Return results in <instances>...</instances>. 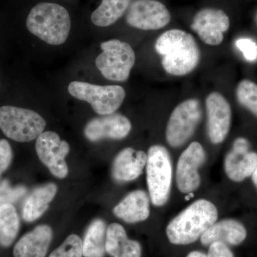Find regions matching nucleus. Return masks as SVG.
<instances>
[{
	"label": "nucleus",
	"mask_w": 257,
	"mask_h": 257,
	"mask_svg": "<svg viewBox=\"0 0 257 257\" xmlns=\"http://www.w3.org/2000/svg\"><path fill=\"white\" fill-rule=\"evenodd\" d=\"M13 159V150L7 140H0V177L9 167Z\"/></svg>",
	"instance_id": "29"
},
{
	"label": "nucleus",
	"mask_w": 257,
	"mask_h": 257,
	"mask_svg": "<svg viewBox=\"0 0 257 257\" xmlns=\"http://www.w3.org/2000/svg\"><path fill=\"white\" fill-rule=\"evenodd\" d=\"M132 130L130 120L119 113L102 115L91 119L84 128V136L90 142H99L104 139L122 140Z\"/></svg>",
	"instance_id": "15"
},
{
	"label": "nucleus",
	"mask_w": 257,
	"mask_h": 257,
	"mask_svg": "<svg viewBox=\"0 0 257 257\" xmlns=\"http://www.w3.org/2000/svg\"><path fill=\"white\" fill-rule=\"evenodd\" d=\"M246 235V228L239 221L224 219L210 226L201 236V242L206 246L214 242L237 246L244 241Z\"/></svg>",
	"instance_id": "18"
},
{
	"label": "nucleus",
	"mask_w": 257,
	"mask_h": 257,
	"mask_svg": "<svg viewBox=\"0 0 257 257\" xmlns=\"http://www.w3.org/2000/svg\"><path fill=\"white\" fill-rule=\"evenodd\" d=\"M206 108L208 137L211 143L220 144L227 137L231 127V106L220 93L211 92L206 99Z\"/></svg>",
	"instance_id": "13"
},
{
	"label": "nucleus",
	"mask_w": 257,
	"mask_h": 257,
	"mask_svg": "<svg viewBox=\"0 0 257 257\" xmlns=\"http://www.w3.org/2000/svg\"><path fill=\"white\" fill-rule=\"evenodd\" d=\"M68 92L79 100L87 101L100 115L111 114L121 106L126 96L124 88L118 85L100 86L74 81L68 86Z\"/></svg>",
	"instance_id": "7"
},
{
	"label": "nucleus",
	"mask_w": 257,
	"mask_h": 257,
	"mask_svg": "<svg viewBox=\"0 0 257 257\" xmlns=\"http://www.w3.org/2000/svg\"><path fill=\"white\" fill-rule=\"evenodd\" d=\"M147 182L152 204L165 205L170 198L172 182V165L168 150L162 145L149 149Z\"/></svg>",
	"instance_id": "4"
},
{
	"label": "nucleus",
	"mask_w": 257,
	"mask_h": 257,
	"mask_svg": "<svg viewBox=\"0 0 257 257\" xmlns=\"http://www.w3.org/2000/svg\"><path fill=\"white\" fill-rule=\"evenodd\" d=\"M102 52L96 57V68L103 77L114 82H125L135 65L136 55L130 44L118 40L102 42Z\"/></svg>",
	"instance_id": "6"
},
{
	"label": "nucleus",
	"mask_w": 257,
	"mask_h": 257,
	"mask_svg": "<svg viewBox=\"0 0 257 257\" xmlns=\"http://www.w3.org/2000/svg\"><path fill=\"white\" fill-rule=\"evenodd\" d=\"M20 222L18 212L13 204L0 207V245L9 247L19 233Z\"/></svg>",
	"instance_id": "24"
},
{
	"label": "nucleus",
	"mask_w": 257,
	"mask_h": 257,
	"mask_svg": "<svg viewBox=\"0 0 257 257\" xmlns=\"http://www.w3.org/2000/svg\"><path fill=\"white\" fill-rule=\"evenodd\" d=\"M106 226L101 219H95L86 231L82 241L83 256L104 257L106 251Z\"/></svg>",
	"instance_id": "22"
},
{
	"label": "nucleus",
	"mask_w": 257,
	"mask_h": 257,
	"mask_svg": "<svg viewBox=\"0 0 257 257\" xmlns=\"http://www.w3.org/2000/svg\"><path fill=\"white\" fill-rule=\"evenodd\" d=\"M26 193L27 188L24 186L13 187L8 180L3 181L0 184V207L18 202Z\"/></svg>",
	"instance_id": "27"
},
{
	"label": "nucleus",
	"mask_w": 257,
	"mask_h": 257,
	"mask_svg": "<svg viewBox=\"0 0 257 257\" xmlns=\"http://www.w3.org/2000/svg\"><path fill=\"white\" fill-rule=\"evenodd\" d=\"M82 241L76 234L69 235L49 257H82Z\"/></svg>",
	"instance_id": "26"
},
{
	"label": "nucleus",
	"mask_w": 257,
	"mask_h": 257,
	"mask_svg": "<svg viewBox=\"0 0 257 257\" xmlns=\"http://www.w3.org/2000/svg\"><path fill=\"white\" fill-rule=\"evenodd\" d=\"M236 96L238 102L257 117V84L243 79L236 87Z\"/></svg>",
	"instance_id": "25"
},
{
	"label": "nucleus",
	"mask_w": 257,
	"mask_h": 257,
	"mask_svg": "<svg viewBox=\"0 0 257 257\" xmlns=\"http://www.w3.org/2000/svg\"><path fill=\"white\" fill-rule=\"evenodd\" d=\"M126 23L142 30H157L165 28L171 15L165 5L157 0H134L126 15Z\"/></svg>",
	"instance_id": "9"
},
{
	"label": "nucleus",
	"mask_w": 257,
	"mask_h": 257,
	"mask_svg": "<svg viewBox=\"0 0 257 257\" xmlns=\"http://www.w3.org/2000/svg\"><path fill=\"white\" fill-rule=\"evenodd\" d=\"M229 17L223 10L204 8L193 18L191 28L207 45H219L224 40V33L229 30Z\"/></svg>",
	"instance_id": "12"
},
{
	"label": "nucleus",
	"mask_w": 257,
	"mask_h": 257,
	"mask_svg": "<svg viewBox=\"0 0 257 257\" xmlns=\"http://www.w3.org/2000/svg\"><path fill=\"white\" fill-rule=\"evenodd\" d=\"M202 118V109L197 99L182 101L172 111L166 128V139L171 147L182 146L192 138Z\"/></svg>",
	"instance_id": "8"
},
{
	"label": "nucleus",
	"mask_w": 257,
	"mask_h": 257,
	"mask_svg": "<svg viewBox=\"0 0 257 257\" xmlns=\"http://www.w3.org/2000/svg\"><path fill=\"white\" fill-rule=\"evenodd\" d=\"M236 45L242 52L246 60L253 62L257 60V45L250 39L241 38L236 40Z\"/></svg>",
	"instance_id": "28"
},
{
	"label": "nucleus",
	"mask_w": 257,
	"mask_h": 257,
	"mask_svg": "<svg viewBox=\"0 0 257 257\" xmlns=\"http://www.w3.org/2000/svg\"><path fill=\"white\" fill-rule=\"evenodd\" d=\"M249 150V142L239 138L235 140L231 151L225 157V172L233 182H242L251 177L256 170L257 153Z\"/></svg>",
	"instance_id": "14"
},
{
	"label": "nucleus",
	"mask_w": 257,
	"mask_h": 257,
	"mask_svg": "<svg viewBox=\"0 0 257 257\" xmlns=\"http://www.w3.org/2000/svg\"><path fill=\"white\" fill-rule=\"evenodd\" d=\"M147 155L133 148H125L115 157L113 162V178L117 182H130L138 178L147 165Z\"/></svg>",
	"instance_id": "17"
},
{
	"label": "nucleus",
	"mask_w": 257,
	"mask_h": 257,
	"mask_svg": "<svg viewBox=\"0 0 257 257\" xmlns=\"http://www.w3.org/2000/svg\"><path fill=\"white\" fill-rule=\"evenodd\" d=\"M106 251L111 257H141L140 243L128 239L121 225L113 223L106 229Z\"/></svg>",
	"instance_id": "20"
},
{
	"label": "nucleus",
	"mask_w": 257,
	"mask_h": 257,
	"mask_svg": "<svg viewBox=\"0 0 257 257\" xmlns=\"http://www.w3.org/2000/svg\"><path fill=\"white\" fill-rule=\"evenodd\" d=\"M207 257H234L227 245L221 242H214L209 246Z\"/></svg>",
	"instance_id": "30"
},
{
	"label": "nucleus",
	"mask_w": 257,
	"mask_h": 257,
	"mask_svg": "<svg viewBox=\"0 0 257 257\" xmlns=\"http://www.w3.org/2000/svg\"><path fill=\"white\" fill-rule=\"evenodd\" d=\"M206 161V153L202 145L197 142L191 143L186 149L177 163V187L181 192L189 194L199 188L201 183L198 170Z\"/></svg>",
	"instance_id": "11"
},
{
	"label": "nucleus",
	"mask_w": 257,
	"mask_h": 257,
	"mask_svg": "<svg viewBox=\"0 0 257 257\" xmlns=\"http://www.w3.org/2000/svg\"><path fill=\"white\" fill-rule=\"evenodd\" d=\"M35 147L39 158L52 175L60 179L67 177L69 169L64 160L69 152L67 142L61 140L55 132L47 131L37 139Z\"/></svg>",
	"instance_id": "10"
},
{
	"label": "nucleus",
	"mask_w": 257,
	"mask_h": 257,
	"mask_svg": "<svg viewBox=\"0 0 257 257\" xmlns=\"http://www.w3.org/2000/svg\"><path fill=\"white\" fill-rule=\"evenodd\" d=\"M57 192V187L53 183L45 184L35 189L24 204V220L32 222L41 217L48 209L50 203L55 198Z\"/></svg>",
	"instance_id": "21"
},
{
	"label": "nucleus",
	"mask_w": 257,
	"mask_h": 257,
	"mask_svg": "<svg viewBox=\"0 0 257 257\" xmlns=\"http://www.w3.org/2000/svg\"><path fill=\"white\" fill-rule=\"evenodd\" d=\"M114 215L127 223L146 220L150 216V199L145 191L130 193L114 207Z\"/></svg>",
	"instance_id": "19"
},
{
	"label": "nucleus",
	"mask_w": 257,
	"mask_h": 257,
	"mask_svg": "<svg viewBox=\"0 0 257 257\" xmlns=\"http://www.w3.org/2000/svg\"><path fill=\"white\" fill-rule=\"evenodd\" d=\"M45 126L46 121L36 111L13 106L0 107V128L15 141H32L43 133Z\"/></svg>",
	"instance_id": "5"
},
{
	"label": "nucleus",
	"mask_w": 257,
	"mask_h": 257,
	"mask_svg": "<svg viewBox=\"0 0 257 257\" xmlns=\"http://www.w3.org/2000/svg\"><path fill=\"white\" fill-rule=\"evenodd\" d=\"M29 31L51 45H61L71 29L67 10L58 4L42 3L32 8L26 22Z\"/></svg>",
	"instance_id": "3"
},
{
	"label": "nucleus",
	"mask_w": 257,
	"mask_h": 257,
	"mask_svg": "<svg viewBox=\"0 0 257 257\" xmlns=\"http://www.w3.org/2000/svg\"><path fill=\"white\" fill-rule=\"evenodd\" d=\"M186 257H207V256L202 251H194L189 253Z\"/></svg>",
	"instance_id": "31"
},
{
	"label": "nucleus",
	"mask_w": 257,
	"mask_h": 257,
	"mask_svg": "<svg viewBox=\"0 0 257 257\" xmlns=\"http://www.w3.org/2000/svg\"><path fill=\"white\" fill-rule=\"evenodd\" d=\"M133 0H102L93 12L91 20L98 27L110 26L127 11Z\"/></svg>",
	"instance_id": "23"
},
{
	"label": "nucleus",
	"mask_w": 257,
	"mask_h": 257,
	"mask_svg": "<svg viewBox=\"0 0 257 257\" xmlns=\"http://www.w3.org/2000/svg\"><path fill=\"white\" fill-rule=\"evenodd\" d=\"M155 50L162 56V64L171 75H187L196 69L201 58L195 39L183 30H168L157 39Z\"/></svg>",
	"instance_id": "1"
},
{
	"label": "nucleus",
	"mask_w": 257,
	"mask_h": 257,
	"mask_svg": "<svg viewBox=\"0 0 257 257\" xmlns=\"http://www.w3.org/2000/svg\"><path fill=\"white\" fill-rule=\"evenodd\" d=\"M53 237L52 228L39 225L24 235L15 244L14 257H45Z\"/></svg>",
	"instance_id": "16"
},
{
	"label": "nucleus",
	"mask_w": 257,
	"mask_h": 257,
	"mask_svg": "<svg viewBox=\"0 0 257 257\" xmlns=\"http://www.w3.org/2000/svg\"><path fill=\"white\" fill-rule=\"evenodd\" d=\"M251 178H252L253 184H254L255 187H256L257 189V167L256 170L253 172L252 176H251Z\"/></svg>",
	"instance_id": "32"
},
{
	"label": "nucleus",
	"mask_w": 257,
	"mask_h": 257,
	"mask_svg": "<svg viewBox=\"0 0 257 257\" xmlns=\"http://www.w3.org/2000/svg\"><path fill=\"white\" fill-rule=\"evenodd\" d=\"M217 218L214 204L206 199H199L170 221L166 230L167 237L173 244H189L199 239Z\"/></svg>",
	"instance_id": "2"
}]
</instances>
